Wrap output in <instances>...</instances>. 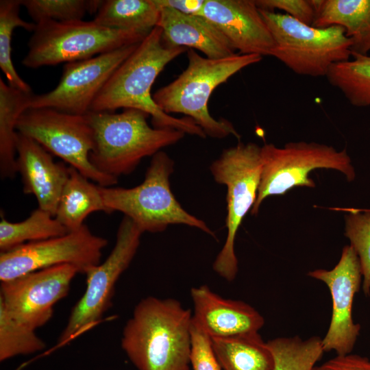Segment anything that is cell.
<instances>
[{
    "label": "cell",
    "mask_w": 370,
    "mask_h": 370,
    "mask_svg": "<svg viewBox=\"0 0 370 370\" xmlns=\"http://www.w3.org/2000/svg\"><path fill=\"white\" fill-rule=\"evenodd\" d=\"M186 51L184 47L166 45L161 29L155 27L112 73L90 111L136 109L151 116L154 127L173 128L205 138L204 132L192 119L175 118L165 113L151 94L153 82L166 65Z\"/></svg>",
    "instance_id": "obj_1"
},
{
    "label": "cell",
    "mask_w": 370,
    "mask_h": 370,
    "mask_svg": "<svg viewBox=\"0 0 370 370\" xmlns=\"http://www.w3.org/2000/svg\"><path fill=\"white\" fill-rule=\"evenodd\" d=\"M192 319L178 300L144 298L123 327L121 347L138 370H190Z\"/></svg>",
    "instance_id": "obj_2"
},
{
    "label": "cell",
    "mask_w": 370,
    "mask_h": 370,
    "mask_svg": "<svg viewBox=\"0 0 370 370\" xmlns=\"http://www.w3.org/2000/svg\"><path fill=\"white\" fill-rule=\"evenodd\" d=\"M188 66L172 82L153 95L158 106L165 113H180L192 119L206 136L222 138L240 134L225 119L212 117L208 110L209 99L221 84L241 69L259 62L262 56L240 54L211 59L201 56L193 49L187 51Z\"/></svg>",
    "instance_id": "obj_3"
},
{
    "label": "cell",
    "mask_w": 370,
    "mask_h": 370,
    "mask_svg": "<svg viewBox=\"0 0 370 370\" xmlns=\"http://www.w3.org/2000/svg\"><path fill=\"white\" fill-rule=\"evenodd\" d=\"M86 115L94 133L90 161L99 171L116 178L130 174L143 158L152 157L185 135L173 128L150 127L149 115L136 109L120 113L90 111Z\"/></svg>",
    "instance_id": "obj_4"
},
{
    "label": "cell",
    "mask_w": 370,
    "mask_h": 370,
    "mask_svg": "<svg viewBox=\"0 0 370 370\" xmlns=\"http://www.w3.org/2000/svg\"><path fill=\"white\" fill-rule=\"evenodd\" d=\"M173 160L164 151L152 156L143 182L130 188L100 186L110 213L119 211L131 219L143 233L164 231L170 225L197 228L216 238L205 221L188 212L171 191Z\"/></svg>",
    "instance_id": "obj_5"
},
{
    "label": "cell",
    "mask_w": 370,
    "mask_h": 370,
    "mask_svg": "<svg viewBox=\"0 0 370 370\" xmlns=\"http://www.w3.org/2000/svg\"><path fill=\"white\" fill-rule=\"evenodd\" d=\"M274 41L271 56L297 75L326 76L336 63L352 58V41L344 29L315 27L284 13L259 9Z\"/></svg>",
    "instance_id": "obj_6"
},
{
    "label": "cell",
    "mask_w": 370,
    "mask_h": 370,
    "mask_svg": "<svg viewBox=\"0 0 370 370\" xmlns=\"http://www.w3.org/2000/svg\"><path fill=\"white\" fill-rule=\"evenodd\" d=\"M36 25L22 60L23 65L31 69L87 60L139 43L149 34L112 29L93 21L45 20Z\"/></svg>",
    "instance_id": "obj_7"
},
{
    "label": "cell",
    "mask_w": 370,
    "mask_h": 370,
    "mask_svg": "<svg viewBox=\"0 0 370 370\" xmlns=\"http://www.w3.org/2000/svg\"><path fill=\"white\" fill-rule=\"evenodd\" d=\"M261 169V147L254 143H238L224 149L210 166L214 180L227 188V233L212 267L218 275L229 282L234 280L238 273L234 249L236 236L244 217L256 202Z\"/></svg>",
    "instance_id": "obj_8"
},
{
    "label": "cell",
    "mask_w": 370,
    "mask_h": 370,
    "mask_svg": "<svg viewBox=\"0 0 370 370\" xmlns=\"http://www.w3.org/2000/svg\"><path fill=\"white\" fill-rule=\"evenodd\" d=\"M262 169L256 202L251 214H258L264 200L273 195H282L297 186L315 187L308 176L317 169L341 172L349 181L356 173L346 149L337 151L332 146L304 141L288 143L284 147L273 144L261 147Z\"/></svg>",
    "instance_id": "obj_9"
},
{
    "label": "cell",
    "mask_w": 370,
    "mask_h": 370,
    "mask_svg": "<svg viewBox=\"0 0 370 370\" xmlns=\"http://www.w3.org/2000/svg\"><path fill=\"white\" fill-rule=\"evenodd\" d=\"M16 130L62 159L100 186L110 187L118 178L105 174L90 162L94 133L86 115L53 108H29L19 117Z\"/></svg>",
    "instance_id": "obj_10"
},
{
    "label": "cell",
    "mask_w": 370,
    "mask_h": 370,
    "mask_svg": "<svg viewBox=\"0 0 370 370\" xmlns=\"http://www.w3.org/2000/svg\"><path fill=\"white\" fill-rule=\"evenodd\" d=\"M142 234L135 223L124 216L110 254L86 274V290L73 306L58 339V345L70 341L101 319L111 306L116 282L137 252Z\"/></svg>",
    "instance_id": "obj_11"
},
{
    "label": "cell",
    "mask_w": 370,
    "mask_h": 370,
    "mask_svg": "<svg viewBox=\"0 0 370 370\" xmlns=\"http://www.w3.org/2000/svg\"><path fill=\"white\" fill-rule=\"evenodd\" d=\"M107 245L106 238L92 233L85 224L61 236L26 243L0 254V280L65 264L86 275L101 262Z\"/></svg>",
    "instance_id": "obj_12"
},
{
    "label": "cell",
    "mask_w": 370,
    "mask_h": 370,
    "mask_svg": "<svg viewBox=\"0 0 370 370\" xmlns=\"http://www.w3.org/2000/svg\"><path fill=\"white\" fill-rule=\"evenodd\" d=\"M139 43L64 64L56 87L45 94L33 95L29 108H48L73 114H86L110 76Z\"/></svg>",
    "instance_id": "obj_13"
},
{
    "label": "cell",
    "mask_w": 370,
    "mask_h": 370,
    "mask_svg": "<svg viewBox=\"0 0 370 370\" xmlns=\"http://www.w3.org/2000/svg\"><path fill=\"white\" fill-rule=\"evenodd\" d=\"M77 269L61 264L3 282L0 302L16 320L36 330L53 317L56 303L65 297Z\"/></svg>",
    "instance_id": "obj_14"
},
{
    "label": "cell",
    "mask_w": 370,
    "mask_h": 370,
    "mask_svg": "<svg viewBox=\"0 0 370 370\" xmlns=\"http://www.w3.org/2000/svg\"><path fill=\"white\" fill-rule=\"evenodd\" d=\"M309 277L323 282L328 288L332 303L330 323L321 338L324 352H334L336 355L352 353L361 327L352 317L355 295L362 286V277L358 257L349 245H345L341 258L330 270L310 271Z\"/></svg>",
    "instance_id": "obj_15"
},
{
    "label": "cell",
    "mask_w": 370,
    "mask_h": 370,
    "mask_svg": "<svg viewBox=\"0 0 370 370\" xmlns=\"http://www.w3.org/2000/svg\"><path fill=\"white\" fill-rule=\"evenodd\" d=\"M199 16L212 23L240 54L271 56L274 41L255 1L205 0Z\"/></svg>",
    "instance_id": "obj_16"
},
{
    "label": "cell",
    "mask_w": 370,
    "mask_h": 370,
    "mask_svg": "<svg viewBox=\"0 0 370 370\" xmlns=\"http://www.w3.org/2000/svg\"><path fill=\"white\" fill-rule=\"evenodd\" d=\"M16 162L17 172L22 177L24 193L34 195L38 208L55 217L69 178V166L62 162H56L51 153L38 142L19 132Z\"/></svg>",
    "instance_id": "obj_17"
},
{
    "label": "cell",
    "mask_w": 370,
    "mask_h": 370,
    "mask_svg": "<svg viewBox=\"0 0 370 370\" xmlns=\"http://www.w3.org/2000/svg\"><path fill=\"white\" fill-rule=\"evenodd\" d=\"M193 321L211 338H228L258 332L264 324L262 314L247 303L225 299L207 285L192 288Z\"/></svg>",
    "instance_id": "obj_18"
},
{
    "label": "cell",
    "mask_w": 370,
    "mask_h": 370,
    "mask_svg": "<svg viewBox=\"0 0 370 370\" xmlns=\"http://www.w3.org/2000/svg\"><path fill=\"white\" fill-rule=\"evenodd\" d=\"M160 8L157 26L162 30L166 45L195 49L211 59L236 54L226 38L206 18L183 14L170 8Z\"/></svg>",
    "instance_id": "obj_19"
},
{
    "label": "cell",
    "mask_w": 370,
    "mask_h": 370,
    "mask_svg": "<svg viewBox=\"0 0 370 370\" xmlns=\"http://www.w3.org/2000/svg\"><path fill=\"white\" fill-rule=\"evenodd\" d=\"M316 16L312 26L342 27L351 41L352 53L370 51V0H314Z\"/></svg>",
    "instance_id": "obj_20"
},
{
    "label": "cell",
    "mask_w": 370,
    "mask_h": 370,
    "mask_svg": "<svg viewBox=\"0 0 370 370\" xmlns=\"http://www.w3.org/2000/svg\"><path fill=\"white\" fill-rule=\"evenodd\" d=\"M69 178L62 190L55 218L70 232L82 227L92 212L103 211L106 207L100 186L90 182L76 169L69 166Z\"/></svg>",
    "instance_id": "obj_21"
},
{
    "label": "cell",
    "mask_w": 370,
    "mask_h": 370,
    "mask_svg": "<svg viewBox=\"0 0 370 370\" xmlns=\"http://www.w3.org/2000/svg\"><path fill=\"white\" fill-rule=\"evenodd\" d=\"M211 339L223 370H275L273 353L258 332Z\"/></svg>",
    "instance_id": "obj_22"
},
{
    "label": "cell",
    "mask_w": 370,
    "mask_h": 370,
    "mask_svg": "<svg viewBox=\"0 0 370 370\" xmlns=\"http://www.w3.org/2000/svg\"><path fill=\"white\" fill-rule=\"evenodd\" d=\"M32 92H26L6 84L0 78V175L12 179L16 170V124L29 109Z\"/></svg>",
    "instance_id": "obj_23"
},
{
    "label": "cell",
    "mask_w": 370,
    "mask_h": 370,
    "mask_svg": "<svg viewBox=\"0 0 370 370\" xmlns=\"http://www.w3.org/2000/svg\"><path fill=\"white\" fill-rule=\"evenodd\" d=\"M160 13L156 0H106L93 21L112 29L148 34L157 26Z\"/></svg>",
    "instance_id": "obj_24"
},
{
    "label": "cell",
    "mask_w": 370,
    "mask_h": 370,
    "mask_svg": "<svg viewBox=\"0 0 370 370\" xmlns=\"http://www.w3.org/2000/svg\"><path fill=\"white\" fill-rule=\"evenodd\" d=\"M69 232L53 216L39 208L20 222L8 221L1 214L0 251H8L26 243L61 236Z\"/></svg>",
    "instance_id": "obj_25"
},
{
    "label": "cell",
    "mask_w": 370,
    "mask_h": 370,
    "mask_svg": "<svg viewBox=\"0 0 370 370\" xmlns=\"http://www.w3.org/2000/svg\"><path fill=\"white\" fill-rule=\"evenodd\" d=\"M325 77L352 106H370V56L352 53L349 60L334 64Z\"/></svg>",
    "instance_id": "obj_26"
},
{
    "label": "cell",
    "mask_w": 370,
    "mask_h": 370,
    "mask_svg": "<svg viewBox=\"0 0 370 370\" xmlns=\"http://www.w3.org/2000/svg\"><path fill=\"white\" fill-rule=\"evenodd\" d=\"M267 345L275 358V370H312L325 352L321 338L278 337Z\"/></svg>",
    "instance_id": "obj_27"
},
{
    "label": "cell",
    "mask_w": 370,
    "mask_h": 370,
    "mask_svg": "<svg viewBox=\"0 0 370 370\" xmlns=\"http://www.w3.org/2000/svg\"><path fill=\"white\" fill-rule=\"evenodd\" d=\"M21 0L0 1V67L8 84L16 89L32 92L31 87L18 74L11 58V41L14 29L22 27L33 31L36 23L23 21L19 15Z\"/></svg>",
    "instance_id": "obj_28"
},
{
    "label": "cell",
    "mask_w": 370,
    "mask_h": 370,
    "mask_svg": "<svg viewBox=\"0 0 370 370\" xmlns=\"http://www.w3.org/2000/svg\"><path fill=\"white\" fill-rule=\"evenodd\" d=\"M35 331L16 320L0 302V361L43 350L46 344Z\"/></svg>",
    "instance_id": "obj_29"
},
{
    "label": "cell",
    "mask_w": 370,
    "mask_h": 370,
    "mask_svg": "<svg viewBox=\"0 0 370 370\" xmlns=\"http://www.w3.org/2000/svg\"><path fill=\"white\" fill-rule=\"evenodd\" d=\"M330 209L349 212L345 216V236L358 257L362 277L361 288L370 298V209Z\"/></svg>",
    "instance_id": "obj_30"
},
{
    "label": "cell",
    "mask_w": 370,
    "mask_h": 370,
    "mask_svg": "<svg viewBox=\"0 0 370 370\" xmlns=\"http://www.w3.org/2000/svg\"><path fill=\"white\" fill-rule=\"evenodd\" d=\"M103 1L97 0H21L34 23L49 20L69 22L82 20L87 12H97Z\"/></svg>",
    "instance_id": "obj_31"
},
{
    "label": "cell",
    "mask_w": 370,
    "mask_h": 370,
    "mask_svg": "<svg viewBox=\"0 0 370 370\" xmlns=\"http://www.w3.org/2000/svg\"><path fill=\"white\" fill-rule=\"evenodd\" d=\"M190 364L193 370H222L211 338L192 319Z\"/></svg>",
    "instance_id": "obj_32"
},
{
    "label": "cell",
    "mask_w": 370,
    "mask_h": 370,
    "mask_svg": "<svg viewBox=\"0 0 370 370\" xmlns=\"http://www.w3.org/2000/svg\"><path fill=\"white\" fill-rule=\"evenodd\" d=\"M259 9L274 12L282 10L284 14L305 24L312 25L316 16L314 0H256Z\"/></svg>",
    "instance_id": "obj_33"
},
{
    "label": "cell",
    "mask_w": 370,
    "mask_h": 370,
    "mask_svg": "<svg viewBox=\"0 0 370 370\" xmlns=\"http://www.w3.org/2000/svg\"><path fill=\"white\" fill-rule=\"evenodd\" d=\"M319 370H370V360L355 354L336 355L318 367Z\"/></svg>",
    "instance_id": "obj_34"
},
{
    "label": "cell",
    "mask_w": 370,
    "mask_h": 370,
    "mask_svg": "<svg viewBox=\"0 0 370 370\" xmlns=\"http://www.w3.org/2000/svg\"><path fill=\"white\" fill-rule=\"evenodd\" d=\"M159 8L166 7L186 14L199 15L205 0H156Z\"/></svg>",
    "instance_id": "obj_35"
},
{
    "label": "cell",
    "mask_w": 370,
    "mask_h": 370,
    "mask_svg": "<svg viewBox=\"0 0 370 370\" xmlns=\"http://www.w3.org/2000/svg\"><path fill=\"white\" fill-rule=\"evenodd\" d=\"M312 370H319V367L315 366Z\"/></svg>",
    "instance_id": "obj_36"
}]
</instances>
